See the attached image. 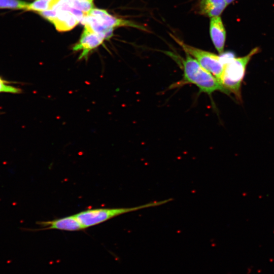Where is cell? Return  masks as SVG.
<instances>
[{
  "mask_svg": "<svg viewBox=\"0 0 274 274\" xmlns=\"http://www.w3.org/2000/svg\"><path fill=\"white\" fill-rule=\"evenodd\" d=\"M172 200V198H169L161 201H154L145 204L129 208L88 209L75 215L85 229L101 224L119 215L143 209L162 205Z\"/></svg>",
  "mask_w": 274,
  "mask_h": 274,
  "instance_id": "3957f363",
  "label": "cell"
},
{
  "mask_svg": "<svg viewBox=\"0 0 274 274\" xmlns=\"http://www.w3.org/2000/svg\"><path fill=\"white\" fill-rule=\"evenodd\" d=\"M259 48H253L248 54L242 57H230L224 62L221 84L229 94L233 93L241 100L242 84L247 66L252 57L259 52Z\"/></svg>",
  "mask_w": 274,
  "mask_h": 274,
  "instance_id": "7a4b0ae2",
  "label": "cell"
},
{
  "mask_svg": "<svg viewBox=\"0 0 274 274\" xmlns=\"http://www.w3.org/2000/svg\"><path fill=\"white\" fill-rule=\"evenodd\" d=\"M104 39L84 26V29L78 43L72 48L74 51L82 50L79 59H87L89 54L101 45Z\"/></svg>",
  "mask_w": 274,
  "mask_h": 274,
  "instance_id": "5b68a950",
  "label": "cell"
},
{
  "mask_svg": "<svg viewBox=\"0 0 274 274\" xmlns=\"http://www.w3.org/2000/svg\"><path fill=\"white\" fill-rule=\"evenodd\" d=\"M176 42L186 53L194 57L206 70L211 73L221 84L224 61L221 57L213 53L188 45L177 39Z\"/></svg>",
  "mask_w": 274,
  "mask_h": 274,
  "instance_id": "277c9868",
  "label": "cell"
},
{
  "mask_svg": "<svg viewBox=\"0 0 274 274\" xmlns=\"http://www.w3.org/2000/svg\"><path fill=\"white\" fill-rule=\"evenodd\" d=\"M68 5L87 14L93 8L92 2L88 0H66Z\"/></svg>",
  "mask_w": 274,
  "mask_h": 274,
  "instance_id": "4fadbf2b",
  "label": "cell"
},
{
  "mask_svg": "<svg viewBox=\"0 0 274 274\" xmlns=\"http://www.w3.org/2000/svg\"><path fill=\"white\" fill-rule=\"evenodd\" d=\"M28 4L23 0H0V9L26 11Z\"/></svg>",
  "mask_w": 274,
  "mask_h": 274,
  "instance_id": "7c38bea8",
  "label": "cell"
},
{
  "mask_svg": "<svg viewBox=\"0 0 274 274\" xmlns=\"http://www.w3.org/2000/svg\"><path fill=\"white\" fill-rule=\"evenodd\" d=\"M41 228L36 230L56 229L75 231L84 229L75 215L49 221H39L37 223Z\"/></svg>",
  "mask_w": 274,
  "mask_h": 274,
  "instance_id": "52a82bcc",
  "label": "cell"
},
{
  "mask_svg": "<svg viewBox=\"0 0 274 274\" xmlns=\"http://www.w3.org/2000/svg\"><path fill=\"white\" fill-rule=\"evenodd\" d=\"M88 14L94 17L99 24L106 28H114L119 26H130L148 31L144 26L129 20L113 16L105 10L93 8Z\"/></svg>",
  "mask_w": 274,
  "mask_h": 274,
  "instance_id": "8992f818",
  "label": "cell"
},
{
  "mask_svg": "<svg viewBox=\"0 0 274 274\" xmlns=\"http://www.w3.org/2000/svg\"><path fill=\"white\" fill-rule=\"evenodd\" d=\"M8 83H10V82L4 80L0 77V93L8 92L17 94L22 92L20 88L10 85Z\"/></svg>",
  "mask_w": 274,
  "mask_h": 274,
  "instance_id": "9a60e30c",
  "label": "cell"
},
{
  "mask_svg": "<svg viewBox=\"0 0 274 274\" xmlns=\"http://www.w3.org/2000/svg\"><path fill=\"white\" fill-rule=\"evenodd\" d=\"M227 5H229L231 3H232L233 2H234V1L235 0H225Z\"/></svg>",
  "mask_w": 274,
  "mask_h": 274,
  "instance_id": "e0dca14e",
  "label": "cell"
},
{
  "mask_svg": "<svg viewBox=\"0 0 274 274\" xmlns=\"http://www.w3.org/2000/svg\"><path fill=\"white\" fill-rule=\"evenodd\" d=\"M88 1H89L91 2H92V1H93V0H88Z\"/></svg>",
  "mask_w": 274,
  "mask_h": 274,
  "instance_id": "ac0fdd59",
  "label": "cell"
},
{
  "mask_svg": "<svg viewBox=\"0 0 274 274\" xmlns=\"http://www.w3.org/2000/svg\"><path fill=\"white\" fill-rule=\"evenodd\" d=\"M38 14L50 22H52L57 15V10L50 9L39 12Z\"/></svg>",
  "mask_w": 274,
  "mask_h": 274,
  "instance_id": "2e32d148",
  "label": "cell"
},
{
  "mask_svg": "<svg viewBox=\"0 0 274 274\" xmlns=\"http://www.w3.org/2000/svg\"><path fill=\"white\" fill-rule=\"evenodd\" d=\"M227 5L225 0H198V3L199 13L211 18L220 16Z\"/></svg>",
  "mask_w": 274,
  "mask_h": 274,
  "instance_id": "9c48e42d",
  "label": "cell"
},
{
  "mask_svg": "<svg viewBox=\"0 0 274 274\" xmlns=\"http://www.w3.org/2000/svg\"><path fill=\"white\" fill-rule=\"evenodd\" d=\"M182 66L184 83L193 84L200 92L209 95L217 90L229 94L217 79L190 55L186 53V58L182 60Z\"/></svg>",
  "mask_w": 274,
  "mask_h": 274,
  "instance_id": "6da1fadb",
  "label": "cell"
},
{
  "mask_svg": "<svg viewBox=\"0 0 274 274\" xmlns=\"http://www.w3.org/2000/svg\"><path fill=\"white\" fill-rule=\"evenodd\" d=\"M79 22L75 15L71 12L59 10H57V15L51 23L54 25L57 30L65 31L73 29Z\"/></svg>",
  "mask_w": 274,
  "mask_h": 274,
  "instance_id": "30bf717a",
  "label": "cell"
},
{
  "mask_svg": "<svg viewBox=\"0 0 274 274\" xmlns=\"http://www.w3.org/2000/svg\"><path fill=\"white\" fill-rule=\"evenodd\" d=\"M210 33L216 49L219 54H222L226 42V32L220 16L211 18Z\"/></svg>",
  "mask_w": 274,
  "mask_h": 274,
  "instance_id": "ba28073f",
  "label": "cell"
},
{
  "mask_svg": "<svg viewBox=\"0 0 274 274\" xmlns=\"http://www.w3.org/2000/svg\"><path fill=\"white\" fill-rule=\"evenodd\" d=\"M81 23L101 37L105 40L110 39L113 36L114 28L102 26L98 23L94 17L88 14L85 15Z\"/></svg>",
  "mask_w": 274,
  "mask_h": 274,
  "instance_id": "8fae6325",
  "label": "cell"
},
{
  "mask_svg": "<svg viewBox=\"0 0 274 274\" xmlns=\"http://www.w3.org/2000/svg\"><path fill=\"white\" fill-rule=\"evenodd\" d=\"M51 4L47 0H34L32 3H29L26 11L36 12L52 9Z\"/></svg>",
  "mask_w": 274,
  "mask_h": 274,
  "instance_id": "5bb4252c",
  "label": "cell"
}]
</instances>
